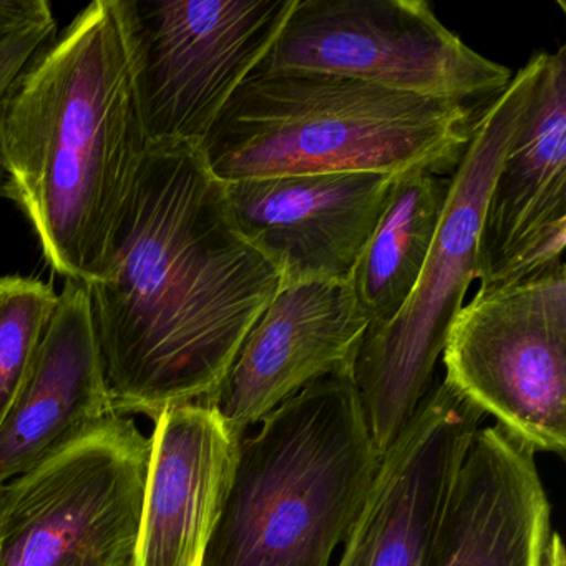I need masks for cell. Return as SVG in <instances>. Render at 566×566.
<instances>
[{
	"mask_svg": "<svg viewBox=\"0 0 566 566\" xmlns=\"http://www.w3.org/2000/svg\"><path fill=\"white\" fill-rule=\"evenodd\" d=\"M281 290L200 145H150L87 283L115 416L157 422L171 407L211 406Z\"/></svg>",
	"mask_w": 566,
	"mask_h": 566,
	"instance_id": "obj_1",
	"label": "cell"
},
{
	"mask_svg": "<svg viewBox=\"0 0 566 566\" xmlns=\"http://www.w3.org/2000/svg\"><path fill=\"white\" fill-rule=\"evenodd\" d=\"M14 201L65 280L101 274L150 150L118 0H95L19 78L4 114Z\"/></svg>",
	"mask_w": 566,
	"mask_h": 566,
	"instance_id": "obj_2",
	"label": "cell"
},
{
	"mask_svg": "<svg viewBox=\"0 0 566 566\" xmlns=\"http://www.w3.org/2000/svg\"><path fill=\"white\" fill-rule=\"evenodd\" d=\"M462 102L304 72L254 71L201 145L223 184L290 175H452L473 125Z\"/></svg>",
	"mask_w": 566,
	"mask_h": 566,
	"instance_id": "obj_3",
	"label": "cell"
},
{
	"mask_svg": "<svg viewBox=\"0 0 566 566\" xmlns=\"http://www.w3.org/2000/svg\"><path fill=\"white\" fill-rule=\"evenodd\" d=\"M379 462L353 377L310 384L238 442L203 566H331Z\"/></svg>",
	"mask_w": 566,
	"mask_h": 566,
	"instance_id": "obj_4",
	"label": "cell"
},
{
	"mask_svg": "<svg viewBox=\"0 0 566 566\" xmlns=\"http://www.w3.org/2000/svg\"><path fill=\"white\" fill-rule=\"evenodd\" d=\"M548 52L513 74L505 91L473 118L469 144L450 177V193L419 281L400 313L367 331L353 380L379 457L419 409L433 386L450 324L476 280V250L490 188L525 122Z\"/></svg>",
	"mask_w": 566,
	"mask_h": 566,
	"instance_id": "obj_5",
	"label": "cell"
},
{
	"mask_svg": "<svg viewBox=\"0 0 566 566\" xmlns=\"http://www.w3.org/2000/svg\"><path fill=\"white\" fill-rule=\"evenodd\" d=\"M151 439L112 416L0 486V566H132Z\"/></svg>",
	"mask_w": 566,
	"mask_h": 566,
	"instance_id": "obj_6",
	"label": "cell"
},
{
	"mask_svg": "<svg viewBox=\"0 0 566 566\" xmlns=\"http://www.w3.org/2000/svg\"><path fill=\"white\" fill-rule=\"evenodd\" d=\"M296 0H118L148 144L203 145Z\"/></svg>",
	"mask_w": 566,
	"mask_h": 566,
	"instance_id": "obj_7",
	"label": "cell"
},
{
	"mask_svg": "<svg viewBox=\"0 0 566 566\" xmlns=\"http://www.w3.org/2000/svg\"><path fill=\"white\" fill-rule=\"evenodd\" d=\"M443 379L535 452H566V268L475 297L453 317Z\"/></svg>",
	"mask_w": 566,
	"mask_h": 566,
	"instance_id": "obj_8",
	"label": "cell"
},
{
	"mask_svg": "<svg viewBox=\"0 0 566 566\" xmlns=\"http://www.w3.org/2000/svg\"><path fill=\"white\" fill-rule=\"evenodd\" d=\"M256 71L336 75L465 105L492 101L513 77L423 0H296Z\"/></svg>",
	"mask_w": 566,
	"mask_h": 566,
	"instance_id": "obj_9",
	"label": "cell"
},
{
	"mask_svg": "<svg viewBox=\"0 0 566 566\" xmlns=\"http://www.w3.org/2000/svg\"><path fill=\"white\" fill-rule=\"evenodd\" d=\"M566 247V45L546 54L522 128L486 198L476 250L479 291L563 263Z\"/></svg>",
	"mask_w": 566,
	"mask_h": 566,
	"instance_id": "obj_10",
	"label": "cell"
},
{
	"mask_svg": "<svg viewBox=\"0 0 566 566\" xmlns=\"http://www.w3.org/2000/svg\"><path fill=\"white\" fill-rule=\"evenodd\" d=\"M483 412L446 379L380 457L336 566H426L457 472Z\"/></svg>",
	"mask_w": 566,
	"mask_h": 566,
	"instance_id": "obj_11",
	"label": "cell"
},
{
	"mask_svg": "<svg viewBox=\"0 0 566 566\" xmlns=\"http://www.w3.org/2000/svg\"><path fill=\"white\" fill-rule=\"evenodd\" d=\"M369 329L349 281L284 286L254 324L211 406L238 439L316 380L353 377Z\"/></svg>",
	"mask_w": 566,
	"mask_h": 566,
	"instance_id": "obj_12",
	"label": "cell"
},
{
	"mask_svg": "<svg viewBox=\"0 0 566 566\" xmlns=\"http://www.w3.org/2000/svg\"><path fill=\"white\" fill-rule=\"evenodd\" d=\"M396 177L290 175L227 184L243 233L280 268L283 287L304 281H349L373 237Z\"/></svg>",
	"mask_w": 566,
	"mask_h": 566,
	"instance_id": "obj_13",
	"label": "cell"
},
{
	"mask_svg": "<svg viewBox=\"0 0 566 566\" xmlns=\"http://www.w3.org/2000/svg\"><path fill=\"white\" fill-rule=\"evenodd\" d=\"M535 455L499 423L476 430L426 566H545L552 506Z\"/></svg>",
	"mask_w": 566,
	"mask_h": 566,
	"instance_id": "obj_14",
	"label": "cell"
},
{
	"mask_svg": "<svg viewBox=\"0 0 566 566\" xmlns=\"http://www.w3.org/2000/svg\"><path fill=\"white\" fill-rule=\"evenodd\" d=\"M150 439L132 566H203L240 439L213 406L203 403L165 410Z\"/></svg>",
	"mask_w": 566,
	"mask_h": 566,
	"instance_id": "obj_15",
	"label": "cell"
},
{
	"mask_svg": "<svg viewBox=\"0 0 566 566\" xmlns=\"http://www.w3.org/2000/svg\"><path fill=\"white\" fill-rule=\"evenodd\" d=\"M112 416L87 284L65 280L34 364L0 420V486Z\"/></svg>",
	"mask_w": 566,
	"mask_h": 566,
	"instance_id": "obj_16",
	"label": "cell"
},
{
	"mask_svg": "<svg viewBox=\"0 0 566 566\" xmlns=\"http://www.w3.org/2000/svg\"><path fill=\"white\" fill-rule=\"evenodd\" d=\"M452 175H397L389 203L360 253L349 283L369 329L394 319L409 300L432 250Z\"/></svg>",
	"mask_w": 566,
	"mask_h": 566,
	"instance_id": "obj_17",
	"label": "cell"
},
{
	"mask_svg": "<svg viewBox=\"0 0 566 566\" xmlns=\"http://www.w3.org/2000/svg\"><path fill=\"white\" fill-rule=\"evenodd\" d=\"M59 293L34 277H0V420L24 384L57 310Z\"/></svg>",
	"mask_w": 566,
	"mask_h": 566,
	"instance_id": "obj_18",
	"label": "cell"
},
{
	"mask_svg": "<svg viewBox=\"0 0 566 566\" xmlns=\"http://www.w3.org/2000/svg\"><path fill=\"white\" fill-rule=\"evenodd\" d=\"M55 21L32 25L0 42V198L14 201L4 147V114L19 78L55 41Z\"/></svg>",
	"mask_w": 566,
	"mask_h": 566,
	"instance_id": "obj_19",
	"label": "cell"
},
{
	"mask_svg": "<svg viewBox=\"0 0 566 566\" xmlns=\"http://www.w3.org/2000/svg\"><path fill=\"white\" fill-rule=\"evenodd\" d=\"M55 21L45 0H0V42L32 25Z\"/></svg>",
	"mask_w": 566,
	"mask_h": 566,
	"instance_id": "obj_20",
	"label": "cell"
}]
</instances>
